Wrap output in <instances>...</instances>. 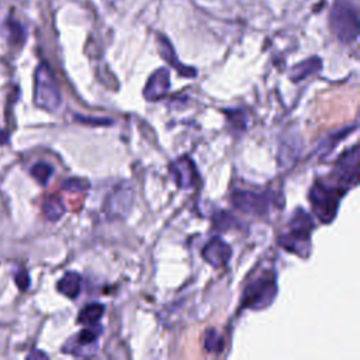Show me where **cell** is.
<instances>
[{
    "instance_id": "1",
    "label": "cell",
    "mask_w": 360,
    "mask_h": 360,
    "mask_svg": "<svg viewBox=\"0 0 360 360\" xmlns=\"http://www.w3.org/2000/svg\"><path fill=\"white\" fill-rule=\"evenodd\" d=\"M314 228L312 217L302 208H297L288 221V231L280 235L278 243L287 252L307 257L311 252V233Z\"/></svg>"
},
{
    "instance_id": "2",
    "label": "cell",
    "mask_w": 360,
    "mask_h": 360,
    "mask_svg": "<svg viewBox=\"0 0 360 360\" xmlns=\"http://www.w3.org/2000/svg\"><path fill=\"white\" fill-rule=\"evenodd\" d=\"M345 187L332 186L323 181H316L309 190V202L315 217L323 222L330 224L338 214L342 197L346 194Z\"/></svg>"
},
{
    "instance_id": "3",
    "label": "cell",
    "mask_w": 360,
    "mask_h": 360,
    "mask_svg": "<svg viewBox=\"0 0 360 360\" xmlns=\"http://www.w3.org/2000/svg\"><path fill=\"white\" fill-rule=\"evenodd\" d=\"M277 295V278L274 271L264 270L250 280L242 294V307L249 309H264L271 305Z\"/></svg>"
},
{
    "instance_id": "4",
    "label": "cell",
    "mask_w": 360,
    "mask_h": 360,
    "mask_svg": "<svg viewBox=\"0 0 360 360\" xmlns=\"http://www.w3.org/2000/svg\"><path fill=\"white\" fill-rule=\"evenodd\" d=\"M329 27L340 42H354L359 37V15L353 4L346 0H338L329 14Z\"/></svg>"
},
{
    "instance_id": "5",
    "label": "cell",
    "mask_w": 360,
    "mask_h": 360,
    "mask_svg": "<svg viewBox=\"0 0 360 360\" xmlns=\"http://www.w3.org/2000/svg\"><path fill=\"white\" fill-rule=\"evenodd\" d=\"M34 101L39 108L46 111L58 110L62 103L59 86L46 63H41L35 70Z\"/></svg>"
},
{
    "instance_id": "6",
    "label": "cell",
    "mask_w": 360,
    "mask_h": 360,
    "mask_svg": "<svg viewBox=\"0 0 360 360\" xmlns=\"http://www.w3.org/2000/svg\"><path fill=\"white\" fill-rule=\"evenodd\" d=\"M233 207L242 212L252 215H262L269 212L271 205L277 202L271 191H250V190H235L231 195Z\"/></svg>"
},
{
    "instance_id": "7",
    "label": "cell",
    "mask_w": 360,
    "mask_h": 360,
    "mask_svg": "<svg viewBox=\"0 0 360 360\" xmlns=\"http://www.w3.org/2000/svg\"><path fill=\"white\" fill-rule=\"evenodd\" d=\"M101 332L103 328L100 323L94 326H84L76 335L69 338L60 350L76 357H90L97 350V339Z\"/></svg>"
},
{
    "instance_id": "8",
    "label": "cell",
    "mask_w": 360,
    "mask_h": 360,
    "mask_svg": "<svg viewBox=\"0 0 360 360\" xmlns=\"http://www.w3.org/2000/svg\"><path fill=\"white\" fill-rule=\"evenodd\" d=\"M335 176L339 180V186L350 188L359 181V145H354L349 150L340 155L335 166Z\"/></svg>"
},
{
    "instance_id": "9",
    "label": "cell",
    "mask_w": 360,
    "mask_h": 360,
    "mask_svg": "<svg viewBox=\"0 0 360 360\" xmlns=\"http://www.w3.org/2000/svg\"><path fill=\"white\" fill-rule=\"evenodd\" d=\"M134 188L128 183H121L105 201V214L110 219L124 218L129 214L134 205Z\"/></svg>"
},
{
    "instance_id": "10",
    "label": "cell",
    "mask_w": 360,
    "mask_h": 360,
    "mask_svg": "<svg viewBox=\"0 0 360 360\" xmlns=\"http://www.w3.org/2000/svg\"><path fill=\"white\" fill-rule=\"evenodd\" d=\"M170 173L179 188L190 190L198 180V173L191 158L181 156L170 165Z\"/></svg>"
},
{
    "instance_id": "11",
    "label": "cell",
    "mask_w": 360,
    "mask_h": 360,
    "mask_svg": "<svg viewBox=\"0 0 360 360\" xmlns=\"http://www.w3.org/2000/svg\"><path fill=\"white\" fill-rule=\"evenodd\" d=\"M201 256L208 264L219 269L228 264L232 256V250L224 239H221L219 236H214L202 248Z\"/></svg>"
},
{
    "instance_id": "12",
    "label": "cell",
    "mask_w": 360,
    "mask_h": 360,
    "mask_svg": "<svg viewBox=\"0 0 360 360\" xmlns=\"http://www.w3.org/2000/svg\"><path fill=\"white\" fill-rule=\"evenodd\" d=\"M170 89V75L169 70L166 68H160L158 70H155L143 89V97L148 101H156L160 100L162 97H165L167 94Z\"/></svg>"
},
{
    "instance_id": "13",
    "label": "cell",
    "mask_w": 360,
    "mask_h": 360,
    "mask_svg": "<svg viewBox=\"0 0 360 360\" xmlns=\"http://www.w3.org/2000/svg\"><path fill=\"white\" fill-rule=\"evenodd\" d=\"M159 49H160V55L163 56L165 60H167L172 66L176 68V70L181 75V76H186V77H191V76H195V70L193 68H188V66H184L181 65L177 58H176V53L170 45V42L166 39V38H160L159 39Z\"/></svg>"
},
{
    "instance_id": "14",
    "label": "cell",
    "mask_w": 360,
    "mask_h": 360,
    "mask_svg": "<svg viewBox=\"0 0 360 360\" xmlns=\"http://www.w3.org/2000/svg\"><path fill=\"white\" fill-rule=\"evenodd\" d=\"M322 68V60L318 58V56H312L309 59H305L304 62L295 65L292 69H291V73H290V79L292 82H300V80H304L307 79L308 76L314 75V73H318Z\"/></svg>"
},
{
    "instance_id": "15",
    "label": "cell",
    "mask_w": 360,
    "mask_h": 360,
    "mask_svg": "<svg viewBox=\"0 0 360 360\" xmlns=\"http://www.w3.org/2000/svg\"><path fill=\"white\" fill-rule=\"evenodd\" d=\"M80 287H82V278L75 271H68L56 284L58 291L72 300L80 294Z\"/></svg>"
},
{
    "instance_id": "16",
    "label": "cell",
    "mask_w": 360,
    "mask_h": 360,
    "mask_svg": "<svg viewBox=\"0 0 360 360\" xmlns=\"http://www.w3.org/2000/svg\"><path fill=\"white\" fill-rule=\"evenodd\" d=\"M105 308L100 302H91L87 304L86 307L82 308L77 316V322L82 323L83 326H94L100 323V319L103 318Z\"/></svg>"
},
{
    "instance_id": "17",
    "label": "cell",
    "mask_w": 360,
    "mask_h": 360,
    "mask_svg": "<svg viewBox=\"0 0 360 360\" xmlns=\"http://www.w3.org/2000/svg\"><path fill=\"white\" fill-rule=\"evenodd\" d=\"M44 214L49 221H58L65 214V205L56 195L49 197L44 204Z\"/></svg>"
},
{
    "instance_id": "18",
    "label": "cell",
    "mask_w": 360,
    "mask_h": 360,
    "mask_svg": "<svg viewBox=\"0 0 360 360\" xmlns=\"http://www.w3.org/2000/svg\"><path fill=\"white\" fill-rule=\"evenodd\" d=\"M30 173H31V176H32L39 184L45 186V184L49 181V179L52 177L53 169H52V166L48 165L46 162H38V163H35V165L31 167Z\"/></svg>"
},
{
    "instance_id": "19",
    "label": "cell",
    "mask_w": 360,
    "mask_h": 360,
    "mask_svg": "<svg viewBox=\"0 0 360 360\" xmlns=\"http://www.w3.org/2000/svg\"><path fill=\"white\" fill-rule=\"evenodd\" d=\"M222 336L218 335L215 329H208L204 336V346L207 352H221L222 350Z\"/></svg>"
},
{
    "instance_id": "20",
    "label": "cell",
    "mask_w": 360,
    "mask_h": 360,
    "mask_svg": "<svg viewBox=\"0 0 360 360\" xmlns=\"http://www.w3.org/2000/svg\"><path fill=\"white\" fill-rule=\"evenodd\" d=\"M226 115H228L229 122L236 129H246L248 117H246L245 111H242V110H226Z\"/></svg>"
},
{
    "instance_id": "21",
    "label": "cell",
    "mask_w": 360,
    "mask_h": 360,
    "mask_svg": "<svg viewBox=\"0 0 360 360\" xmlns=\"http://www.w3.org/2000/svg\"><path fill=\"white\" fill-rule=\"evenodd\" d=\"M90 187V184L83 180V179H68L63 181L62 188L70 193H79V191H84Z\"/></svg>"
},
{
    "instance_id": "22",
    "label": "cell",
    "mask_w": 360,
    "mask_h": 360,
    "mask_svg": "<svg viewBox=\"0 0 360 360\" xmlns=\"http://www.w3.org/2000/svg\"><path fill=\"white\" fill-rule=\"evenodd\" d=\"M15 283L20 290H27L30 287V276L24 270H20L15 274Z\"/></svg>"
},
{
    "instance_id": "23",
    "label": "cell",
    "mask_w": 360,
    "mask_h": 360,
    "mask_svg": "<svg viewBox=\"0 0 360 360\" xmlns=\"http://www.w3.org/2000/svg\"><path fill=\"white\" fill-rule=\"evenodd\" d=\"M77 120H82V121H87V122H93L94 120H91V118H82V117H77ZM96 122H97V125H111V120H104V118H98V120H96Z\"/></svg>"
}]
</instances>
